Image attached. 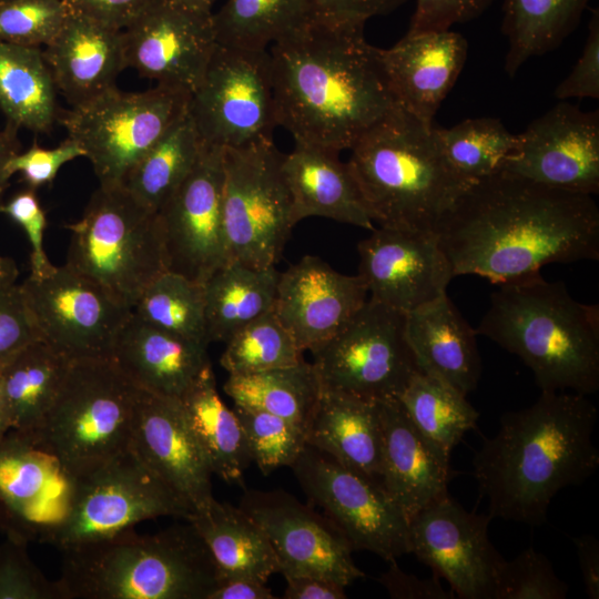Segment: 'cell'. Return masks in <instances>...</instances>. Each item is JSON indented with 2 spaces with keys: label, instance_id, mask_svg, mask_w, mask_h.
Here are the masks:
<instances>
[{
  "label": "cell",
  "instance_id": "4316f807",
  "mask_svg": "<svg viewBox=\"0 0 599 599\" xmlns=\"http://www.w3.org/2000/svg\"><path fill=\"white\" fill-rule=\"evenodd\" d=\"M58 93L83 104L116 87L125 67L122 30L72 12L52 42L42 48Z\"/></svg>",
  "mask_w": 599,
  "mask_h": 599
},
{
  "label": "cell",
  "instance_id": "ffe728a7",
  "mask_svg": "<svg viewBox=\"0 0 599 599\" xmlns=\"http://www.w3.org/2000/svg\"><path fill=\"white\" fill-rule=\"evenodd\" d=\"M501 173L547 187L599 192V112L561 101L517 134Z\"/></svg>",
  "mask_w": 599,
  "mask_h": 599
},
{
  "label": "cell",
  "instance_id": "9f6ffc18",
  "mask_svg": "<svg viewBox=\"0 0 599 599\" xmlns=\"http://www.w3.org/2000/svg\"><path fill=\"white\" fill-rule=\"evenodd\" d=\"M72 12L123 30L155 0H64Z\"/></svg>",
  "mask_w": 599,
  "mask_h": 599
},
{
  "label": "cell",
  "instance_id": "8d00e7d4",
  "mask_svg": "<svg viewBox=\"0 0 599 599\" xmlns=\"http://www.w3.org/2000/svg\"><path fill=\"white\" fill-rule=\"evenodd\" d=\"M234 404L284 418L305 434L317 407L322 387L312 363L244 375H229L223 385Z\"/></svg>",
  "mask_w": 599,
  "mask_h": 599
},
{
  "label": "cell",
  "instance_id": "836d02e7",
  "mask_svg": "<svg viewBox=\"0 0 599 599\" xmlns=\"http://www.w3.org/2000/svg\"><path fill=\"white\" fill-rule=\"evenodd\" d=\"M57 94L42 48L0 42V109L8 124L49 132L62 111Z\"/></svg>",
  "mask_w": 599,
  "mask_h": 599
},
{
  "label": "cell",
  "instance_id": "1f68e13d",
  "mask_svg": "<svg viewBox=\"0 0 599 599\" xmlns=\"http://www.w3.org/2000/svg\"><path fill=\"white\" fill-rule=\"evenodd\" d=\"M187 520L209 548L220 581L246 578L266 583L273 573L278 572V564L265 532L238 506L213 498Z\"/></svg>",
  "mask_w": 599,
  "mask_h": 599
},
{
  "label": "cell",
  "instance_id": "11a10c76",
  "mask_svg": "<svg viewBox=\"0 0 599 599\" xmlns=\"http://www.w3.org/2000/svg\"><path fill=\"white\" fill-rule=\"evenodd\" d=\"M407 0H314L316 20L332 24L365 26L370 18L393 12Z\"/></svg>",
  "mask_w": 599,
  "mask_h": 599
},
{
  "label": "cell",
  "instance_id": "9a60e30c",
  "mask_svg": "<svg viewBox=\"0 0 599 599\" xmlns=\"http://www.w3.org/2000/svg\"><path fill=\"white\" fill-rule=\"evenodd\" d=\"M21 288L42 341L70 361L111 358L130 307L65 264Z\"/></svg>",
  "mask_w": 599,
  "mask_h": 599
},
{
  "label": "cell",
  "instance_id": "f35d334b",
  "mask_svg": "<svg viewBox=\"0 0 599 599\" xmlns=\"http://www.w3.org/2000/svg\"><path fill=\"white\" fill-rule=\"evenodd\" d=\"M591 0H502L501 30L509 48L505 71L514 77L530 58L557 48L578 26Z\"/></svg>",
  "mask_w": 599,
  "mask_h": 599
},
{
  "label": "cell",
  "instance_id": "7a4b0ae2",
  "mask_svg": "<svg viewBox=\"0 0 599 599\" xmlns=\"http://www.w3.org/2000/svg\"><path fill=\"white\" fill-rule=\"evenodd\" d=\"M268 53L277 125L295 143L351 150L398 108L364 26L315 20Z\"/></svg>",
  "mask_w": 599,
  "mask_h": 599
},
{
  "label": "cell",
  "instance_id": "e0dca14e",
  "mask_svg": "<svg viewBox=\"0 0 599 599\" xmlns=\"http://www.w3.org/2000/svg\"><path fill=\"white\" fill-rule=\"evenodd\" d=\"M238 507L265 532L284 577L313 576L344 587L365 577L339 528L295 496L247 489Z\"/></svg>",
  "mask_w": 599,
  "mask_h": 599
},
{
  "label": "cell",
  "instance_id": "5b68a950",
  "mask_svg": "<svg viewBox=\"0 0 599 599\" xmlns=\"http://www.w3.org/2000/svg\"><path fill=\"white\" fill-rule=\"evenodd\" d=\"M349 151L346 164L382 227L435 234L473 184L446 158L435 125L399 106Z\"/></svg>",
  "mask_w": 599,
  "mask_h": 599
},
{
  "label": "cell",
  "instance_id": "c3c4849f",
  "mask_svg": "<svg viewBox=\"0 0 599 599\" xmlns=\"http://www.w3.org/2000/svg\"><path fill=\"white\" fill-rule=\"evenodd\" d=\"M27 546V541L8 536L0 545V599H63L58 580L44 576Z\"/></svg>",
  "mask_w": 599,
  "mask_h": 599
},
{
  "label": "cell",
  "instance_id": "681fc988",
  "mask_svg": "<svg viewBox=\"0 0 599 599\" xmlns=\"http://www.w3.org/2000/svg\"><path fill=\"white\" fill-rule=\"evenodd\" d=\"M42 339L21 285L0 288V368L27 345Z\"/></svg>",
  "mask_w": 599,
  "mask_h": 599
},
{
  "label": "cell",
  "instance_id": "d590c367",
  "mask_svg": "<svg viewBox=\"0 0 599 599\" xmlns=\"http://www.w3.org/2000/svg\"><path fill=\"white\" fill-rule=\"evenodd\" d=\"M280 272L229 262L203 284L210 343L226 342L236 331L274 307Z\"/></svg>",
  "mask_w": 599,
  "mask_h": 599
},
{
  "label": "cell",
  "instance_id": "83f0119b",
  "mask_svg": "<svg viewBox=\"0 0 599 599\" xmlns=\"http://www.w3.org/2000/svg\"><path fill=\"white\" fill-rule=\"evenodd\" d=\"M206 348L132 312L116 337L111 359L140 389L179 399L211 365Z\"/></svg>",
  "mask_w": 599,
  "mask_h": 599
},
{
  "label": "cell",
  "instance_id": "8fae6325",
  "mask_svg": "<svg viewBox=\"0 0 599 599\" xmlns=\"http://www.w3.org/2000/svg\"><path fill=\"white\" fill-rule=\"evenodd\" d=\"M406 315L370 298L329 341L312 352L322 389L383 402L398 398L418 372Z\"/></svg>",
  "mask_w": 599,
  "mask_h": 599
},
{
  "label": "cell",
  "instance_id": "7dc6e473",
  "mask_svg": "<svg viewBox=\"0 0 599 599\" xmlns=\"http://www.w3.org/2000/svg\"><path fill=\"white\" fill-rule=\"evenodd\" d=\"M568 590L551 561L529 547L514 559L502 561L493 599H565Z\"/></svg>",
  "mask_w": 599,
  "mask_h": 599
},
{
  "label": "cell",
  "instance_id": "ee69618b",
  "mask_svg": "<svg viewBox=\"0 0 599 599\" xmlns=\"http://www.w3.org/2000/svg\"><path fill=\"white\" fill-rule=\"evenodd\" d=\"M220 358L229 375H244L292 366L302 362L303 352L270 311L236 331Z\"/></svg>",
  "mask_w": 599,
  "mask_h": 599
},
{
  "label": "cell",
  "instance_id": "b9f144b4",
  "mask_svg": "<svg viewBox=\"0 0 599 599\" xmlns=\"http://www.w3.org/2000/svg\"><path fill=\"white\" fill-rule=\"evenodd\" d=\"M435 131L453 167L473 183L501 173L517 145V134L495 118L467 119Z\"/></svg>",
  "mask_w": 599,
  "mask_h": 599
},
{
  "label": "cell",
  "instance_id": "7bdbcfd3",
  "mask_svg": "<svg viewBox=\"0 0 599 599\" xmlns=\"http://www.w3.org/2000/svg\"><path fill=\"white\" fill-rule=\"evenodd\" d=\"M132 312L142 321L209 345L203 284L169 272L155 278L141 294Z\"/></svg>",
  "mask_w": 599,
  "mask_h": 599
},
{
  "label": "cell",
  "instance_id": "ba28073f",
  "mask_svg": "<svg viewBox=\"0 0 599 599\" xmlns=\"http://www.w3.org/2000/svg\"><path fill=\"white\" fill-rule=\"evenodd\" d=\"M65 265L131 309L167 271L158 213L122 186H99L78 222L68 224Z\"/></svg>",
  "mask_w": 599,
  "mask_h": 599
},
{
  "label": "cell",
  "instance_id": "603a6c76",
  "mask_svg": "<svg viewBox=\"0 0 599 599\" xmlns=\"http://www.w3.org/2000/svg\"><path fill=\"white\" fill-rule=\"evenodd\" d=\"M361 275H345L306 255L280 273L273 311L302 352L334 337L366 303Z\"/></svg>",
  "mask_w": 599,
  "mask_h": 599
},
{
  "label": "cell",
  "instance_id": "44dd1931",
  "mask_svg": "<svg viewBox=\"0 0 599 599\" xmlns=\"http://www.w3.org/2000/svg\"><path fill=\"white\" fill-rule=\"evenodd\" d=\"M212 13L155 0L122 30L125 67L192 94L217 43Z\"/></svg>",
  "mask_w": 599,
  "mask_h": 599
},
{
  "label": "cell",
  "instance_id": "003e7915",
  "mask_svg": "<svg viewBox=\"0 0 599 599\" xmlns=\"http://www.w3.org/2000/svg\"><path fill=\"white\" fill-rule=\"evenodd\" d=\"M1 1H8V0H0V2H1Z\"/></svg>",
  "mask_w": 599,
  "mask_h": 599
},
{
  "label": "cell",
  "instance_id": "5bb4252c",
  "mask_svg": "<svg viewBox=\"0 0 599 599\" xmlns=\"http://www.w3.org/2000/svg\"><path fill=\"white\" fill-rule=\"evenodd\" d=\"M302 490L345 535L354 550L387 562L410 554L409 521L378 480L306 446L291 466Z\"/></svg>",
  "mask_w": 599,
  "mask_h": 599
},
{
  "label": "cell",
  "instance_id": "816d5d0a",
  "mask_svg": "<svg viewBox=\"0 0 599 599\" xmlns=\"http://www.w3.org/2000/svg\"><path fill=\"white\" fill-rule=\"evenodd\" d=\"M0 213L10 216L26 232L30 246L31 276L49 274L54 265L49 261L43 247V233L47 225L45 213L35 195V190L26 189L1 204Z\"/></svg>",
  "mask_w": 599,
  "mask_h": 599
},
{
  "label": "cell",
  "instance_id": "6f0895ef",
  "mask_svg": "<svg viewBox=\"0 0 599 599\" xmlns=\"http://www.w3.org/2000/svg\"><path fill=\"white\" fill-rule=\"evenodd\" d=\"M389 568L378 581L392 598L397 599H451L453 591L443 588L439 577L418 578L404 572L396 561L389 562Z\"/></svg>",
  "mask_w": 599,
  "mask_h": 599
},
{
  "label": "cell",
  "instance_id": "7c38bea8",
  "mask_svg": "<svg viewBox=\"0 0 599 599\" xmlns=\"http://www.w3.org/2000/svg\"><path fill=\"white\" fill-rule=\"evenodd\" d=\"M193 511L129 447L77 478L70 511L49 544L64 551L159 517Z\"/></svg>",
  "mask_w": 599,
  "mask_h": 599
},
{
  "label": "cell",
  "instance_id": "f1b7e54d",
  "mask_svg": "<svg viewBox=\"0 0 599 599\" xmlns=\"http://www.w3.org/2000/svg\"><path fill=\"white\" fill-rule=\"evenodd\" d=\"M282 169L292 196L295 225L309 216L373 231L374 221L362 193L338 153L323 148L295 143L283 154Z\"/></svg>",
  "mask_w": 599,
  "mask_h": 599
},
{
  "label": "cell",
  "instance_id": "f6af8a7d",
  "mask_svg": "<svg viewBox=\"0 0 599 599\" xmlns=\"http://www.w3.org/2000/svg\"><path fill=\"white\" fill-rule=\"evenodd\" d=\"M253 463L263 475L291 467L307 446L306 434L271 413L234 404Z\"/></svg>",
  "mask_w": 599,
  "mask_h": 599
},
{
  "label": "cell",
  "instance_id": "60d3db41",
  "mask_svg": "<svg viewBox=\"0 0 599 599\" xmlns=\"http://www.w3.org/2000/svg\"><path fill=\"white\" fill-rule=\"evenodd\" d=\"M398 400L417 429L449 456L465 434L476 428L479 417L466 395L420 370Z\"/></svg>",
  "mask_w": 599,
  "mask_h": 599
},
{
  "label": "cell",
  "instance_id": "e575fe53",
  "mask_svg": "<svg viewBox=\"0 0 599 599\" xmlns=\"http://www.w3.org/2000/svg\"><path fill=\"white\" fill-rule=\"evenodd\" d=\"M70 362L39 339L23 347L0 368V386L11 430L30 435L41 427Z\"/></svg>",
  "mask_w": 599,
  "mask_h": 599
},
{
  "label": "cell",
  "instance_id": "74e56055",
  "mask_svg": "<svg viewBox=\"0 0 599 599\" xmlns=\"http://www.w3.org/2000/svg\"><path fill=\"white\" fill-rule=\"evenodd\" d=\"M316 20L314 0H226L212 13L216 42L267 50Z\"/></svg>",
  "mask_w": 599,
  "mask_h": 599
},
{
  "label": "cell",
  "instance_id": "7402d4cb",
  "mask_svg": "<svg viewBox=\"0 0 599 599\" xmlns=\"http://www.w3.org/2000/svg\"><path fill=\"white\" fill-rule=\"evenodd\" d=\"M357 251L369 298L405 315L446 295L455 277L434 233L379 226Z\"/></svg>",
  "mask_w": 599,
  "mask_h": 599
},
{
  "label": "cell",
  "instance_id": "3957f363",
  "mask_svg": "<svg viewBox=\"0 0 599 599\" xmlns=\"http://www.w3.org/2000/svg\"><path fill=\"white\" fill-rule=\"evenodd\" d=\"M588 395L541 390L529 407L508 412L473 458L491 518L540 526L554 497L599 467L592 440L598 419Z\"/></svg>",
  "mask_w": 599,
  "mask_h": 599
},
{
  "label": "cell",
  "instance_id": "d6a6232c",
  "mask_svg": "<svg viewBox=\"0 0 599 599\" xmlns=\"http://www.w3.org/2000/svg\"><path fill=\"white\" fill-rule=\"evenodd\" d=\"M179 402L211 473L227 484H242L252 459L236 414L217 393L212 364Z\"/></svg>",
  "mask_w": 599,
  "mask_h": 599
},
{
  "label": "cell",
  "instance_id": "e7e4bbea",
  "mask_svg": "<svg viewBox=\"0 0 599 599\" xmlns=\"http://www.w3.org/2000/svg\"><path fill=\"white\" fill-rule=\"evenodd\" d=\"M172 1L180 3L182 6H185L187 8L197 10V11L212 13L213 7L217 0H172Z\"/></svg>",
  "mask_w": 599,
  "mask_h": 599
},
{
  "label": "cell",
  "instance_id": "d6986e66",
  "mask_svg": "<svg viewBox=\"0 0 599 599\" xmlns=\"http://www.w3.org/2000/svg\"><path fill=\"white\" fill-rule=\"evenodd\" d=\"M71 476L30 435L10 430L0 439V532L48 542L67 518L75 493Z\"/></svg>",
  "mask_w": 599,
  "mask_h": 599
},
{
  "label": "cell",
  "instance_id": "277c9868",
  "mask_svg": "<svg viewBox=\"0 0 599 599\" xmlns=\"http://www.w3.org/2000/svg\"><path fill=\"white\" fill-rule=\"evenodd\" d=\"M517 355L541 390L599 389V306L577 301L541 273L498 285L475 328Z\"/></svg>",
  "mask_w": 599,
  "mask_h": 599
},
{
  "label": "cell",
  "instance_id": "8992f818",
  "mask_svg": "<svg viewBox=\"0 0 599 599\" xmlns=\"http://www.w3.org/2000/svg\"><path fill=\"white\" fill-rule=\"evenodd\" d=\"M186 521L151 535L130 528L62 551L63 599H209L217 568Z\"/></svg>",
  "mask_w": 599,
  "mask_h": 599
},
{
  "label": "cell",
  "instance_id": "f546056e",
  "mask_svg": "<svg viewBox=\"0 0 599 599\" xmlns=\"http://www.w3.org/2000/svg\"><path fill=\"white\" fill-rule=\"evenodd\" d=\"M406 338L418 369L464 395L481 375L477 333L448 295L406 315Z\"/></svg>",
  "mask_w": 599,
  "mask_h": 599
},
{
  "label": "cell",
  "instance_id": "484cf974",
  "mask_svg": "<svg viewBox=\"0 0 599 599\" xmlns=\"http://www.w3.org/2000/svg\"><path fill=\"white\" fill-rule=\"evenodd\" d=\"M378 404L383 429L379 483L409 521L447 494L455 471L450 456L417 429L398 398Z\"/></svg>",
  "mask_w": 599,
  "mask_h": 599
},
{
  "label": "cell",
  "instance_id": "f907efd6",
  "mask_svg": "<svg viewBox=\"0 0 599 599\" xmlns=\"http://www.w3.org/2000/svg\"><path fill=\"white\" fill-rule=\"evenodd\" d=\"M80 156H84L81 145L69 136L52 149L34 141L27 151L10 159L8 172L11 176L21 173L28 187L37 190L52 183L62 165Z\"/></svg>",
  "mask_w": 599,
  "mask_h": 599
},
{
  "label": "cell",
  "instance_id": "03108f58",
  "mask_svg": "<svg viewBox=\"0 0 599 599\" xmlns=\"http://www.w3.org/2000/svg\"><path fill=\"white\" fill-rule=\"evenodd\" d=\"M11 430V423L6 400L0 386V439Z\"/></svg>",
  "mask_w": 599,
  "mask_h": 599
},
{
  "label": "cell",
  "instance_id": "6125c7cd",
  "mask_svg": "<svg viewBox=\"0 0 599 599\" xmlns=\"http://www.w3.org/2000/svg\"><path fill=\"white\" fill-rule=\"evenodd\" d=\"M17 132L18 129L8 123L6 129L0 130V206L2 204V195L11 177L8 172V163L14 154L20 152V142Z\"/></svg>",
  "mask_w": 599,
  "mask_h": 599
},
{
  "label": "cell",
  "instance_id": "ac0fdd59",
  "mask_svg": "<svg viewBox=\"0 0 599 599\" xmlns=\"http://www.w3.org/2000/svg\"><path fill=\"white\" fill-rule=\"evenodd\" d=\"M493 518L466 510L448 493L409 520L410 554L463 599H493L505 560L488 537Z\"/></svg>",
  "mask_w": 599,
  "mask_h": 599
},
{
  "label": "cell",
  "instance_id": "ab89813d",
  "mask_svg": "<svg viewBox=\"0 0 599 599\" xmlns=\"http://www.w3.org/2000/svg\"><path fill=\"white\" fill-rule=\"evenodd\" d=\"M203 145L187 111L135 163L122 186L145 207L158 212L190 174Z\"/></svg>",
  "mask_w": 599,
  "mask_h": 599
},
{
  "label": "cell",
  "instance_id": "cb8c5ba5",
  "mask_svg": "<svg viewBox=\"0 0 599 599\" xmlns=\"http://www.w3.org/2000/svg\"><path fill=\"white\" fill-rule=\"evenodd\" d=\"M130 447L193 514L214 498L212 473L179 399L142 390Z\"/></svg>",
  "mask_w": 599,
  "mask_h": 599
},
{
  "label": "cell",
  "instance_id": "2e32d148",
  "mask_svg": "<svg viewBox=\"0 0 599 599\" xmlns=\"http://www.w3.org/2000/svg\"><path fill=\"white\" fill-rule=\"evenodd\" d=\"M223 151L204 143L190 174L156 212L167 271L200 284L230 262L223 219Z\"/></svg>",
  "mask_w": 599,
  "mask_h": 599
},
{
  "label": "cell",
  "instance_id": "be15d7a7",
  "mask_svg": "<svg viewBox=\"0 0 599 599\" xmlns=\"http://www.w3.org/2000/svg\"><path fill=\"white\" fill-rule=\"evenodd\" d=\"M18 273L14 261L0 255V288L16 284Z\"/></svg>",
  "mask_w": 599,
  "mask_h": 599
},
{
  "label": "cell",
  "instance_id": "d4e9b609",
  "mask_svg": "<svg viewBox=\"0 0 599 599\" xmlns=\"http://www.w3.org/2000/svg\"><path fill=\"white\" fill-rule=\"evenodd\" d=\"M467 52L466 39L450 29L406 33L393 47L380 49L397 105L433 125L440 104L465 65Z\"/></svg>",
  "mask_w": 599,
  "mask_h": 599
},
{
  "label": "cell",
  "instance_id": "bcb514c9",
  "mask_svg": "<svg viewBox=\"0 0 599 599\" xmlns=\"http://www.w3.org/2000/svg\"><path fill=\"white\" fill-rule=\"evenodd\" d=\"M70 8L64 0L0 2V42L44 48L60 33Z\"/></svg>",
  "mask_w": 599,
  "mask_h": 599
},
{
  "label": "cell",
  "instance_id": "4fadbf2b",
  "mask_svg": "<svg viewBox=\"0 0 599 599\" xmlns=\"http://www.w3.org/2000/svg\"><path fill=\"white\" fill-rule=\"evenodd\" d=\"M187 111L206 144L226 149L273 141L278 125L268 50L216 43Z\"/></svg>",
  "mask_w": 599,
  "mask_h": 599
},
{
  "label": "cell",
  "instance_id": "94428289",
  "mask_svg": "<svg viewBox=\"0 0 599 599\" xmlns=\"http://www.w3.org/2000/svg\"><path fill=\"white\" fill-rule=\"evenodd\" d=\"M265 582L254 579L235 578L222 580L209 596V599H274Z\"/></svg>",
  "mask_w": 599,
  "mask_h": 599
},
{
  "label": "cell",
  "instance_id": "52a82bcc",
  "mask_svg": "<svg viewBox=\"0 0 599 599\" xmlns=\"http://www.w3.org/2000/svg\"><path fill=\"white\" fill-rule=\"evenodd\" d=\"M141 394L111 358L71 361L41 427L30 436L79 478L130 447Z\"/></svg>",
  "mask_w": 599,
  "mask_h": 599
},
{
  "label": "cell",
  "instance_id": "db71d44e",
  "mask_svg": "<svg viewBox=\"0 0 599 599\" xmlns=\"http://www.w3.org/2000/svg\"><path fill=\"white\" fill-rule=\"evenodd\" d=\"M494 0H416L407 33L448 30L480 16Z\"/></svg>",
  "mask_w": 599,
  "mask_h": 599
},
{
  "label": "cell",
  "instance_id": "30bf717a",
  "mask_svg": "<svg viewBox=\"0 0 599 599\" xmlns=\"http://www.w3.org/2000/svg\"><path fill=\"white\" fill-rule=\"evenodd\" d=\"M273 141L223 151V219L230 262L275 266L295 226L292 196Z\"/></svg>",
  "mask_w": 599,
  "mask_h": 599
},
{
  "label": "cell",
  "instance_id": "9c48e42d",
  "mask_svg": "<svg viewBox=\"0 0 599 599\" xmlns=\"http://www.w3.org/2000/svg\"><path fill=\"white\" fill-rule=\"evenodd\" d=\"M191 94L158 85L141 92L116 87L61 111L59 122L82 148L100 186H119L135 163L187 112Z\"/></svg>",
  "mask_w": 599,
  "mask_h": 599
},
{
  "label": "cell",
  "instance_id": "91938a15",
  "mask_svg": "<svg viewBox=\"0 0 599 599\" xmlns=\"http://www.w3.org/2000/svg\"><path fill=\"white\" fill-rule=\"evenodd\" d=\"M576 546L586 595L599 598V541L592 535L572 538Z\"/></svg>",
  "mask_w": 599,
  "mask_h": 599
},
{
  "label": "cell",
  "instance_id": "6da1fadb",
  "mask_svg": "<svg viewBox=\"0 0 599 599\" xmlns=\"http://www.w3.org/2000/svg\"><path fill=\"white\" fill-rule=\"evenodd\" d=\"M435 234L455 276L498 286L598 260L599 209L592 195L499 173L473 183Z\"/></svg>",
  "mask_w": 599,
  "mask_h": 599
},
{
  "label": "cell",
  "instance_id": "680465c9",
  "mask_svg": "<svg viewBox=\"0 0 599 599\" xmlns=\"http://www.w3.org/2000/svg\"><path fill=\"white\" fill-rule=\"evenodd\" d=\"M285 599H345V587L325 578L313 576L285 577Z\"/></svg>",
  "mask_w": 599,
  "mask_h": 599
},
{
  "label": "cell",
  "instance_id": "4dcf8cb0",
  "mask_svg": "<svg viewBox=\"0 0 599 599\" xmlns=\"http://www.w3.org/2000/svg\"><path fill=\"white\" fill-rule=\"evenodd\" d=\"M306 443L342 466L379 481L383 429L378 402L322 389Z\"/></svg>",
  "mask_w": 599,
  "mask_h": 599
},
{
  "label": "cell",
  "instance_id": "f5cc1de1",
  "mask_svg": "<svg viewBox=\"0 0 599 599\" xmlns=\"http://www.w3.org/2000/svg\"><path fill=\"white\" fill-rule=\"evenodd\" d=\"M554 95L565 101L599 98V10L592 9L588 35L580 58L571 72L557 85Z\"/></svg>",
  "mask_w": 599,
  "mask_h": 599
}]
</instances>
